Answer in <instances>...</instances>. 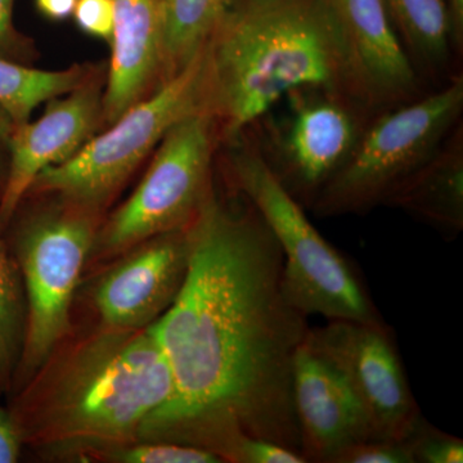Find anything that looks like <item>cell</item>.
I'll return each instance as SVG.
<instances>
[{"instance_id": "obj_12", "label": "cell", "mask_w": 463, "mask_h": 463, "mask_svg": "<svg viewBox=\"0 0 463 463\" xmlns=\"http://www.w3.org/2000/svg\"><path fill=\"white\" fill-rule=\"evenodd\" d=\"M339 25L353 99L373 111L397 108L421 94L383 0H327Z\"/></svg>"}, {"instance_id": "obj_18", "label": "cell", "mask_w": 463, "mask_h": 463, "mask_svg": "<svg viewBox=\"0 0 463 463\" xmlns=\"http://www.w3.org/2000/svg\"><path fill=\"white\" fill-rule=\"evenodd\" d=\"M230 3L231 0H161L163 81L181 72L199 56Z\"/></svg>"}, {"instance_id": "obj_11", "label": "cell", "mask_w": 463, "mask_h": 463, "mask_svg": "<svg viewBox=\"0 0 463 463\" xmlns=\"http://www.w3.org/2000/svg\"><path fill=\"white\" fill-rule=\"evenodd\" d=\"M105 81L96 72L76 90L48 100L41 118L14 128L7 178L0 194V230H7L33 183L74 156L103 123Z\"/></svg>"}, {"instance_id": "obj_29", "label": "cell", "mask_w": 463, "mask_h": 463, "mask_svg": "<svg viewBox=\"0 0 463 463\" xmlns=\"http://www.w3.org/2000/svg\"><path fill=\"white\" fill-rule=\"evenodd\" d=\"M14 125L9 123L5 115L0 114V194L5 187L7 178L9 163V138H11Z\"/></svg>"}, {"instance_id": "obj_10", "label": "cell", "mask_w": 463, "mask_h": 463, "mask_svg": "<svg viewBox=\"0 0 463 463\" xmlns=\"http://www.w3.org/2000/svg\"><path fill=\"white\" fill-rule=\"evenodd\" d=\"M187 227L158 234L108 263L91 283L90 306L109 327L138 330L174 303L190 264Z\"/></svg>"}, {"instance_id": "obj_26", "label": "cell", "mask_w": 463, "mask_h": 463, "mask_svg": "<svg viewBox=\"0 0 463 463\" xmlns=\"http://www.w3.org/2000/svg\"><path fill=\"white\" fill-rule=\"evenodd\" d=\"M25 447L23 432L11 410L0 405V463H14Z\"/></svg>"}, {"instance_id": "obj_15", "label": "cell", "mask_w": 463, "mask_h": 463, "mask_svg": "<svg viewBox=\"0 0 463 463\" xmlns=\"http://www.w3.org/2000/svg\"><path fill=\"white\" fill-rule=\"evenodd\" d=\"M111 60L103 90V123L156 90L163 79L161 0H112Z\"/></svg>"}, {"instance_id": "obj_16", "label": "cell", "mask_w": 463, "mask_h": 463, "mask_svg": "<svg viewBox=\"0 0 463 463\" xmlns=\"http://www.w3.org/2000/svg\"><path fill=\"white\" fill-rule=\"evenodd\" d=\"M385 205L405 212L448 234L463 228V133L461 125L437 154L411 175Z\"/></svg>"}, {"instance_id": "obj_23", "label": "cell", "mask_w": 463, "mask_h": 463, "mask_svg": "<svg viewBox=\"0 0 463 463\" xmlns=\"http://www.w3.org/2000/svg\"><path fill=\"white\" fill-rule=\"evenodd\" d=\"M332 463H414L407 440L370 439L341 450Z\"/></svg>"}, {"instance_id": "obj_22", "label": "cell", "mask_w": 463, "mask_h": 463, "mask_svg": "<svg viewBox=\"0 0 463 463\" xmlns=\"http://www.w3.org/2000/svg\"><path fill=\"white\" fill-rule=\"evenodd\" d=\"M412 450L414 462L420 463H461L463 462V441L448 435L420 420L416 428L405 439Z\"/></svg>"}, {"instance_id": "obj_27", "label": "cell", "mask_w": 463, "mask_h": 463, "mask_svg": "<svg viewBox=\"0 0 463 463\" xmlns=\"http://www.w3.org/2000/svg\"><path fill=\"white\" fill-rule=\"evenodd\" d=\"M33 3L43 17L62 23L72 17L78 0H33Z\"/></svg>"}, {"instance_id": "obj_28", "label": "cell", "mask_w": 463, "mask_h": 463, "mask_svg": "<svg viewBox=\"0 0 463 463\" xmlns=\"http://www.w3.org/2000/svg\"><path fill=\"white\" fill-rule=\"evenodd\" d=\"M448 23H449L450 43L456 53L463 47V0H444Z\"/></svg>"}, {"instance_id": "obj_21", "label": "cell", "mask_w": 463, "mask_h": 463, "mask_svg": "<svg viewBox=\"0 0 463 463\" xmlns=\"http://www.w3.org/2000/svg\"><path fill=\"white\" fill-rule=\"evenodd\" d=\"M88 462L103 463H221L214 453L185 444L160 440H136L100 450ZM223 463V462H222Z\"/></svg>"}, {"instance_id": "obj_5", "label": "cell", "mask_w": 463, "mask_h": 463, "mask_svg": "<svg viewBox=\"0 0 463 463\" xmlns=\"http://www.w3.org/2000/svg\"><path fill=\"white\" fill-rule=\"evenodd\" d=\"M17 212L9 243L25 295V334L12 389L23 388L70 330L100 214L53 196ZM12 218V219H14Z\"/></svg>"}, {"instance_id": "obj_4", "label": "cell", "mask_w": 463, "mask_h": 463, "mask_svg": "<svg viewBox=\"0 0 463 463\" xmlns=\"http://www.w3.org/2000/svg\"><path fill=\"white\" fill-rule=\"evenodd\" d=\"M227 170L234 191L255 207L281 249L283 292L295 309L307 318L383 322L352 265L310 223L260 151L231 149Z\"/></svg>"}, {"instance_id": "obj_25", "label": "cell", "mask_w": 463, "mask_h": 463, "mask_svg": "<svg viewBox=\"0 0 463 463\" xmlns=\"http://www.w3.org/2000/svg\"><path fill=\"white\" fill-rule=\"evenodd\" d=\"M14 0H0V57L24 63L32 60L33 45L14 23Z\"/></svg>"}, {"instance_id": "obj_14", "label": "cell", "mask_w": 463, "mask_h": 463, "mask_svg": "<svg viewBox=\"0 0 463 463\" xmlns=\"http://www.w3.org/2000/svg\"><path fill=\"white\" fill-rule=\"evenodd\" d=\"M292 401L307 462L332 463L345 448L373 439L364 408L343 374L306 340L292 365Z\"/></svg>"}, {"instance_id": "obj_1", "label": "cell", "mask_w": 463, "mask_h": 463, "mask_svg": "<svg viewBox=\"0 0 463 463\" xmlns=\"http://www.w3.org/2000/svg\"><path fill=\"white\" fill-rule=\"evenodd\" d=\"M241 199L213 187L187 225V276L152 323L172 394L138 438L201 448L231 463H240L249 438L300 453L292 365L310 328L283 292L279 243Z\"/></svg>"}, {"instance_id": "obj_7", "label": "cell", "mask_w": 463, "mask_h": 463, "mask_svg": "<svg viewBox=\"0 0 463 463\" xmlns=\"http://www.w3.org/2000/svg\"><path fill=\"white\" fill-rule=\"evenodd\" d=\"M203 51L181 72L109 124L105 132L91 137L74 156L45 169L26 197H58L102 215L174 125L203 111Z\"/></svg>"}, {"instance_id": "obj_2", "label": "cell", "mask_w": 463, "mask_h": 463, "mask_svg": "<svg viewBox=\"0 0 463 463\" xmlns=\"http://www.w3.org/2000/svg\"><path fill=\"white\" fill-rule=\"evenodd\" d=\"M173 380L152 325L70 330L9 410L25 446L44 458L88 462L138 440L146 420L172 394Z\"/></svg>"}, {"instance_id": "obj_24", "label": "cell", "mask_w": 463, "mask_h": 463, "mask_svg": "<svg viewBox=\"0 0 463 463\" xmlns=\"http://www.w3.org/2000/svg\"><path fill=\"white\" fill-rule=\"evenodd\" d=\"M72 17L79 29L87 35L111 41L115 21L112 0H78Z\"/></svg>"}, {"instance_id": "obj_17", "label": "cell", "mask_w": 463, "mask_h": 463, "mask_svg": "<svg viewBox=\"0 0 463 463\" xmlns=\"http://www.w3.org/2000/svg\"><path fill=\"white\" fill-rule=\"evenodd\" d=\"M96 72L85 65L50 71L0 57V114L14 128L25 124L42 103L65 96Z\"/></svg>"}, {"instance_id": "obj_6", "label": "cell", "mask_w": 463, "mask_h": 463, "mask_svg": "<svg viewBox=\"0 0 463 463\" xmlns=\"http://www.w3.org/2000/svg\"><path fill=\"white\" fill-rule=\"evenodd\" d=\"M462 111V76L450 79L435 93L385 109L364 125L350 156L309 206L318 215L334 216L385 205L437 154Z\"/></svg>"}, {"instance_id": "obj_13", "label": "cell", "mask_w": 463, "mask_h": 463, "mask_svg": "<svg viewBox=\"0 0 463 463\" xmlns=\"http://www.w3.org/2000/svg\"><path fill=\"white\" fill-rule=\"evenodd\" d=\"M297 97L272 167L298 203L310 205L352 154L364 125L352 100L327 90Z\"/></svg>"}, {"instance_id": "obj_3", "label": "cell", "mask_w": 463, "mask_h": 463, "mask_svg": "<svg viewBox=\"0 0 463 463\" xmlns=\"http://www.w3.org/2000/svg\"><path fill=\"white\" fill-rule=\"evenodd\" d=\"M203 53V111L228 142L295 91L356 105L327 0H231Z\"/></svg>"}, {"instance_id": "obj_20", "label": "cell", "mask_w": 463, "mask_h": 463, "mask_svg": "<svg viewBox=\"0 0 463 463\" xmlns=\"http://www.w3.org/2000/svg\"><path fill=\"white\" fill-rule=\"evenodd\" d=\"M25 316L20 269L0 230V392L12 389L23 349Z\"/></svg>"}, {"instance_id": "obj_19", "label": "cell", "mask_w": 463, "mask_h": 463, "mask_svg": "<svg viewBox=\"0 0 463 463\" xmlns=\"http://www.w3.org/2000/svg\"><path fill=\"white\" fill-rule=\"evenodd\" d=\"M413 65L430 74L447 70L452 53L444 0H383Z\"/></svg>"}, {"instance_id": "obj_8", "label": "cell", "mask_w": 463, "mask_h": 463, "mask_svg": "<svg viewBox=\"0 0 463 463\" xmlns=\"http://www.w3.org/2000/svg\"><path fill=\"white\" fill-rule=\"evenodd\" d=\"M216 128L201 111L174 125L133 194L100 222L88 264H106L149 239L187 227L213 183Z\"/></svg>"}, {"instance_id": "obj_9", "label": "cell", "mask_w": 463, "mask_h": 463, "mask_svg": "<svg viewBox=\"0 0 463 463\" xmlns=\"http://www.w3.org/2000/svg\"><path fill=\"white\" fill-rule=\"evenodd\" d=\"M306 341L343 374L364 408L373 439L410 437L422 417L383 322L335 319L325 327L309 328Z\"/></svg>"}]
</instances>
